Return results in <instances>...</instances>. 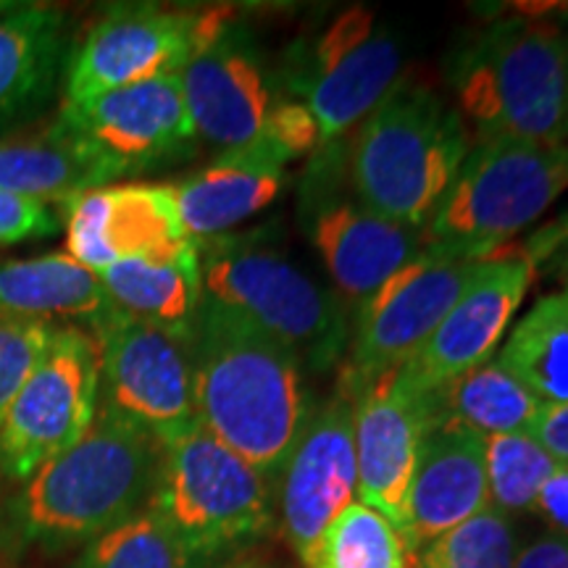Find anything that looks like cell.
Instances as JSON below:
<instances>
[{"instance_id":"cell-1","label":"cell","mask_w":568,"mask_h":568,"mask_svg":"<svg viewBox=\"0 0 568 568\" xmlns=\"http://www.w3.org/2000/svg\"><path fill=\"white\" fill-rule=\"evenodd\" d=\"M303 376L290 347L203 297L193 324L197 424L266 479L287 464L314 410Z\"/></svg>"},{"instance_id":"cell-2","label":"cell","mask_w":568,"mask_h":568,"mask_svg":"<svg viewBox=\"0 0 568 568\" xmlns=\"http://www.w3.org/2000/svg\"><path fill=\"white\" fill-rule=\"evenodd\" d=\"M159 460V439L98 406L88 435L34 471L11 500L13 539L42 552L90 545L148 508Z\"/></svg>"},{"instance_id":"cell-3","label":"cell","mask_w":568,"mask_h":568,"mask_svg":"<svg viewBox=\"0 0 568 568\" xmlns=\"http://www.w3.org/2000/svg\"><path fill=\"white\" fill-rule=\"evenodd\" d=\"M468 151L458 109L400 80L345 138V182L368 211L424 232Z\"/></svg>"},{"instance_id":"cell-4","label":"cell","mask_w":568,"mask_h":568,"mask_svg":"<svg viewBox=\"0 0 568 568\" xmlns=\"http://www.w3.org/2000/svg\"><path fill=\"white\" fill-rule=\"evenodd\" d=\"M458 113L479 140L560 145L568 132V30L506 19L474 34L450 61Z\"/></svg>"},{"instance_id":"cell-5","label":"cell","mask_w":568,"mask_h":568,"mask_svg":"<svg viewBox=\"0 0 568 568\" xmlns=\"http://www.w3.org/2000/svg\"><path fill=\"white\" fill-rule=\"evenodd\" d=\"M203 297L264 329L297 355L305 372L343 361L351 322L343 301L301 272L264 232L195 240Z\"/></svg>"},{"instance_id":"cell-6","label":"cell","mask_w":568,"mask_h":568,"mask_svg":"<svg viewBox=\"0 0 568 568\" xmlns=\"http://www.w3.org/2000/svg\"><path fill=\"white\" fill-rule=\"evenodd\" d=\"M566 190V142L479 140L424 226V243L453 258L481 261L535 224Z\"/></svg>"},{"instance_id":"cell-7","label":"cell","mask_w":568,"mask_h":568,"mask_svg":"<svg viewBox=\"0 0 568 568\" xmlns=\"http://www.w3.org/2000/svg\"><path fill=\"white\" fill-rule=\"evenodd\" d=\"M148 508L205 566L272 529V479L195 424L161 445Z\"/></svg>"},{"instance_id":"cell-8","label":"cell","mask_w":568,"mask_h":568,"mask_svg":"<svg viewBox=\"0 0 568 568\" xmlns=\"http://www.w3.org/2000/svg\"><path fill=\"white\" fill-rule=\"evenodd\" d=\"M403 51L374 13H339L314 40L287 53L280 88L311 111L318 148L351 134L400 82Z\"/></svg>"},{"instance_id":"cell-9","label":"cell","mask_w":568,"mask_h":568,"mask_svg":"<svg viewBox=\"0 0 568 568\" xmlns=\"http://www.w3.org/2000/svg\"><path fill=\"white\" fill-rule=\"evenodd\" d=\"M51 126L101 172L105 184L187 161L201 142L180 74L105 92L84 103H63Z\"/></svg>"},{"instance_id":"cell-10","label":"cell","mask_w":568,"mask_h":568,"mask_svg":"<svg viewBox=\"0 0 568 568\" xmlns=\"http://www.w3.org/2000/svg\"><path fill=\"white\" fill-rule=\"evenodd\" d=\"M90 326L101 355V406L142 426L161 445L193 429V329H169L119 308Z\"/></svg>"},{"instance_id":"cell-11","label":"cell","mask_w":568,"mask_h":568,"mask_svg":"<svg viewBox=\"0 0 568 568\" xmlns=\"http://www.w3.org/2000/svg\"><path fill=\"white\" fill-rule=\"evenodd\" d=\"M101 406V355L92 332L61 326L0 424V474L21 481L88 435Z\"/></svg>"},{"instance_id":"cell-12","label":"cell","mask_w":568,"mask_h":568,"mask_svg":"<svg viewBox=\"0 0 568 568\" xmlns=\"http://www.w3.org/2000/svg\"><path fill=\"white\" fill-rule=\"evenodd\" d=\"M343 182L345 140L316 148L303 180V222L337 293L355 311L422 255L426 243L424 232L389 222L355 197L339 195Z\"/></svg>"},{"instance_id":"cell-13","label":"cell","mask_w":568,"mask_h":568,"mask_svg":"<svg viewBox=\"0 0 568 568\" xmlns=\"http://www.w3.org/2000/svg\"><path fill=\"white\" fill-rule=\"evenodd\" d=\"M485 261V258H481ZM481 261L453 258L424 247L353 311L343 389H358L374 376L408 364L471 284Z\"/></svg>"},{"instance_id":"cell-14","label":"cell","mask_w":568,"mask_h":568,"mask_svg":"<svg viewBox=\"0 0 568 568\" xmlns=\"http://www.w3.org/2000/svg\"><path fill=\"white\" fill-rule=\"evenodd\" d=\"M232 11H182L163 6H116L105 11L69 55L63 103H84L105 92L180 74L197 45Z\"/></svg>"},{"instance_id":"cell-15","label":"cell","mask_w":568,"mask_h":568,"mask_svg":"<svg viewBox=\"0 0 568 568\" xmlns=\"http://www.w3.org/2000/svg\"><path fill=\"white\" fill-rule=\"evenodd\" d=\"M180 82L197 140L222 151L258 138L282 101L280 74L234 13L197 45Z\"/></svg>"},{"instance_id":"cell-16","label":"cell","mask_w":568,"mask_h":568,"mask_svg":"<svg viewBox=\"0 0 568 568\" xmlns=\"http://www.w3.org/2000/svg\"><path fill=\"white\" fill-rule=\"evenodd\" d=\"M355 495L358 464L353 400L345 393H337L322 408L311 410L280 471L282 531L303 564L311 558L326 527L355 503Z\"/></svg>"},{"instance_id":"cell-17","label":"cell","mask_w":568,"mask_h":568,"mask_svg":"<svg viewBox=\"0 0 568 568\" xmlns=\"http://www.w3.org/2000/svg\"><path fill=\"white\" fill-rule=\"evenodd\" d=\"M531 280L535 264L521 247L506 245L487 255L435 335L400 366L410 385L429 393L493 358Z\"/></svg>"},{"instance_id":"cell-18","label":"cell","mask_w":568,"mask_h":568,"mask_svg":"<svg viewBox=\"0 0 568 568\" xmlns=\"http://www.w3.org/2000/svg\"><path fill=\"white\" fill-rule=\"evenodd\" d=\"M345 393V389H343ZM353 400L358 497L406 535V503L426 432V393L393 368L345 393Z\"/></svg>"},{"instance_id":"cell-19","label":"cell","mask_w":568,"mask_h":568,"mask_svg":"<svg viewBox=\"0 0 568 568\" xmlns=\"http://www.w3.org/2000/svg\"><path fill=\"white\" fill-rule=\"evenodd\" d=\"M187 243L172 184H105L67 203V253L95 274L119 261L176 253Z\"/></svg>"},{"instance_id":"cell-20","label":"cell","mask_w":568,"mask_h":568,"mask_svg":"<svg viewBox=\"0 0 568 568\" xmlns=\"http://www.w3.org/2000/svg\"><path fill=\"white\" fill-rule=\"evenodd\" d=\"M489 508L485 437L456 424H437L418 445L406 503V537L416 550Z\"/></svg>"},{"instance_id":"cell-21","label":"cell","mask_w":568,"mask_h":568,"mask_svg":"<svg viewBox=\"0 0 568 568\" xmlns=\"http://www.w3.org/2000/svg\"><path fill=\"white\" fill-rule=\"evenodd\" d=\"M290 159L266 134L222 151L201 172L172 184L180 222L190 240L230 234L245 219L274 203L287 184Z\"/></svg>"},{"instance_id":"cell-22","label":"cell","mask_w":568,"mask_h":568,"mask_svg":"<svg viewBox=\"0 0 568 568\" xmlns=\"http://www.w3.org/2000/svg\"><path fill=\"white\" fill-rule=\"evenodd\" d=\"M69 67L67 13L21 3L0 19V132L51 103Z\"/></svg>"},{"instance_id":"cell-23","label":"cell","mask_w":568,"mask_h":568,"mask_svg":"<svg viewBox=\"0 0 568 568\" xmlns=\"http://www.w3.org/2000/svg\"><path fill=\"white\" fill-rule=\"evenodd\" d=\"M98 276L113 308L169 329H193L203 303L195 240L169 255L119 261Z\"/></svg>"},{"instance_id":"cell-24","label":"cell","mask_w":568,"mask_h":568,"mask_svg":"<svg viewBox=\"0 0 568 568\" xmlns=\"http://www.w3.org/2000/svg\"><path fill=\"white\" fill-rule=\"evenodd\" d=\"M111 308L101 276L69 253H48L0 266V314L53 324L55 318H82L92 324Z\"/></svg>"},{"instance_id":"cell-25","label":"cell","mask_w":568,"mask_h":568,"mask_svg":"<svg viewBox=\"0 0 568 568\" xmlns=\"http://www.w3.org/2000/svg\"><path fill=\"white\" fill-rule=\"evenodd\" d=\"M542 410V403L497 358L426 393V424L466 426L481 437L529 435Z\"/></svg>"},{"instance_id":"cell-26","label":"cell","mask_w":568,"mask_h":568,"mask_svg":"<svg viewBox=\"0 0 568 568\" xmlns=\"http://www.w3.org/2000/svg\"><path fill=\"white\" fill-rule=\"evenodd\" d=\"M542 406L568 403V284L539 297L497 355Z\"/></svg>"},{"instance_id":"cell-27","label":"cell","mask_w":568,"mask_h":568,"mask_svg":"<svg viewBox=\"0 0 568 568\" xmlns=\"http://www.w3.org/2000/svg\"><path fill=\"white\" fill-rule=\"evenodd\" d=\"M95 187H105L101 172L53 126L38 138L0 140V193L67 205Z\"/></svg>"},{"instance_id":"cell-28","label":"cell","mask_w":568,"mask_h":568,"mask_svg":"<svg viewBox=\"0 0 568 568\" xmlns=\"http://www.w3.org/2000/svg\"><path fill=\"white\" fill-rule=\"evenodd\" d=\"M305 568H418V550L389 518L355 500L326 527Z\"/></svg>"},{"instance_id":"cell-29","label":"cell","mask_w":568,"mask_h":568,"mask_svg":"<svg viewBox=\"0 0 568 568\" xmlns=\"http://www.w3.org/2000/svg\"><path fill=\"white\" fill-rule=\"evenodd\" d=\"M74 568H203V564L145 508L84 545Z\"/></svg>"},{"instance_id":"cell-30","label":"cell","mask_w":568,"mask_h":568,"mask_svg":"<svg viewBox=\"0 0 568 568\" xmlns=\"http://www.w3.org/2000/svg\"><path fill=\"white\" fill-rule=\"evenodd\" d=\"M556 460L531 435L485 437V468L489 506L500 514L535 508L539 487L556 471Z\"/></svg>"},{"instance_id":"cell-31","label":"cell","mask_w":568,"mask_h":568,"mask_svg":"<svg viewBox=\"0 0 568 568\" xmlns=\"http://www.w3.org/2000/svg\"><path fill=\"white\" fill-rule=\"evenodd\" d=\"M518 550L516 524L489 506L424 545L418 568H514Z\"/></svg>"},{"instance_id":"cell-32","label":"cell","mask_w":568,"mask_h":568,"mask_svg":"<svg viewBox=\"0 0 568 568\" xmlns=\"http://www.w3.org/2000/svg\"><path fill=\"white\" fill-rule=\"evenodd\" d=\"M59 324L0 314V424L13 397L34 372Z\"/></svg>"},{"instance_id":"cell-33","label":"cell","mask_w":568,"mask_h":568,"mask_svg":"<svg viewBox=\"0 0 568 568\" xmlns=\"http://www.w3.org/2000/svg\"><path fill=\"white\" fill-rule=\"evenodd\" d=\"M61 230V216L51 203L38 197L0 193V247L19 245L24 240L53 237Z\"/></svg>"},{"instance_id":"cell-34","label":"cell","mask_w":568,"mask_h":568,"mask_svg":"<svg viewBox=\"0 0 568 568\" xmlns=\"http://www.w3.org/2000/svg\"><path fill=\"white\" fill-rule=\"evenodd\" d=\"M261 134H266L290 161L318 148V126L314 116L303 103L290 101V98H282Z\"/></svg>"},{"instance_id":"cell-35","label":"cell","mask_w":568,"mask_h":568,"mask_svg":"<svg viewBox=\"0 0 568 568\" xmlns=\"http://www.w3.org/2000/svg\"><path fill=\"white\" fill-rule=\"evenodd\" d=\"M542 521H548L552 531L568 537V464H558L556 471L539 487L535 508Z\"/></svg>"},{"instance_id":"cell-36","label":"cell","mask_w":568,"mask_h":568,"mask_svg":"<svg viewBox=\"0 0 568 568\" xmlns=\"http://www.w3.org/2000/svg\"><path fill=\"white\" fill-rule=\"evenodd\" d=\"M514 568H568V537L545 531L518 550Z\"/></svg>"},{"instance_id":"cell-37","label":"cell","mask_w":568,"mask_h":568,"mask_svg":"<svg viewBox=\"0 0 568 568\" xmlns=\"http://www.w3.org/2000/svg\"><path fill=\"white\" fill-rule=\"evenodd\" d=\"M531 437L537 439L552 458L568 464V403L566 406H545L537 424L531 426Z\"/></svg>"},{"instance_id":"cell-38","label":"cell","mask_w":568,"mask_h":568,"mask_svg":"<svg viewBox=\"0 0 568 568\" xmlns=\"http://www.w3.org/2000/svg\"><path fill=\"white\" fill-rule=\"evenodd\" d=\"M521 251L535 264V272L539 264L552 261L560 251L568 253V211L550 226H545L542 232H537L535 237H529L527 245H521Z\"/></svg>"},{"instance_id":"cell-39","label":"cell","mask_w":568,"mask_h":568,"mask_svg":"<svg viewBox=\"0 0 568 568\" xmlns=\"http://www.w3.org/2000/svg\"><path fill=\"white\" fill-rule=\"evenodd\" d=\"M19 0H0V19L6 17V13H11V11H17L19 9Z\"/></svg>"},{"instance_id":"cell-40","label":"cell","mask_w":568,"mask_h":568,"mask_svg":"<svg viewBox=\"0 0 568 568\" xmlns=\"http://www.w3.org/2000/svg\"><path fill=\"white\" fill-rule=\"evenodd\" d=\"M226 568H264V566H226Z\"/></svg>"},{"instance_id":"cell-41","label":"cell","mask_w":568,"mask_h":568,"mask_svg":"<svg viewBox=\"0 0 568 568\" xmlns=\"http://www.w3.org/2000/svg\"><path fill=\"white\" fill-rule=\"evenodd\" d=\"M566 145H568V132H566Z\"/></svg>"}]
</instances>
